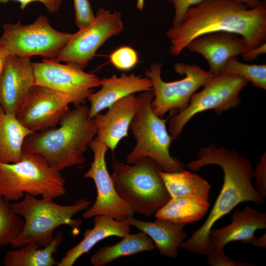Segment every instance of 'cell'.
<instances>
[{
    "instance_id": "cell-1",
    "label": "cell",
    "mask_w": 266,
    "mask_h": 266,
    "mask_svg": "<svg viewBox=\"0 0 266 266\" xmlns=\"http://www.w3.org/2000/svg\"><path fill=\"white\" fill-rule=\"evenodd\" d=\"M217 32L239 35L248 49L265 43L266 1L251 7L239 0H205L190 7L181 24L166 33L171 41L169 52L178 57L194 39Z\"/></svg>"
},
{
    "instance_id": "cell-2",
    "label": "cell",
    "mask_w": 266,
    "mask_h": 266,
    "mask_svg": "<svg viewBox=\"0 0 266 266\" xmlns=\"http://www.w3.org/2000/svg\"><path fill=\"white\" fill-rule=\"evenodd\" d=\"M197 154L199 158L187 164V167L196 171L209 165L219 166L223 171V184L205 222L179 248L205 256L214 249L210 233L218 220L241 202L251 201L260 205L265 200L251 183L254 170L248 158L235 150L214 144L200 148Z\"/></svg>"
},
{
    "instance_id": "cell-3",
    "label": "cell",
    "mask_w": 266,
    "mask_h": 266,
    "mask_svg": "<svg viewBox=\"0 0 266 266\" xmlns=\"http://www.w3.org/2000/svg\"><path fill=\"white\" fill-rule=\"evenodd\" d=\"M84 103L69 109L58 125L33 133L25 139L23 151L42 157L53 168L60 171L72 166L83 165L84 153L97 135L94 118L89 115Z\"/></svg>"
},
{
    "instance_id": "cell-4",
    "label": "cell",
    "mask_w": 266,
    "mask_h": 266,
    "mask_svg": "<svg viewBox=\"0 0 266 266\" xmlns=\"http://www.w3.org/2000/svg\"><path fill=\"white\" fill-rule=\"evenodd\" d=\"M92 202L82 198L71 205H61L53 199H39L26 194L21 201L11 204L13 211L24 221L23 230L11 246L20 248L33 242L44 247L52 241L54 231L62 225L68 226L73 232H78L82 220L73 217L86 210Z\"/></svg>"
},
{
    "instance_id": "cell-5",
    "label": "cell",
    "mask_w": 266,
    "mask_h": 266,
    "mask_svg": "<svg viewBox=\"0 0 266 266\" xmlns=\"http://www.w3.org/2000/svg\"><path fill=\"white\" fill-rule=\"evenodd\" d=\"M66 180L40 156L23 151L13 163L0 162V196L19 201L26 194L54 200L66 193Z\"/></svg>"
},
{
    "instance_id": "cell-6",
    "label": "cell",
    "mask_w": 266,
    "mask_h": 266,
    "mask_svg": "<svg viewBox=\"0 0 266 266\" xmlns=\"http://www.w3.org/2000/svg\"><path fill=\"white\" fill-rule=\"evenodd\" d=\"M112 168L117 193L135 213L150 217L171 199L160 175L163 170L152 159L141 158L133 164L114 161Z\"/></svg>"
},
{
    "instance_id": "cell-7",
    "label": "cell",
    "mask_w": 266,
    "mask_h": 266,
    "mask_svg": "<svg viewBox=\"0 0 266 266\" xmlns=\"http://www.w3.org/2000/svg\"><path fill=\"white\" fill-rule=\"evenodd\" d=\"M137 110L130 129L136 139V144L126 157L128 164L148 157L153 160L166 172L182 171L185 166L182 161L170 155L172 140L166 127V119L153 111V90L140 93L137 96Z\"/></svg>"
},
{
    "instance_id": "cell-8",
    "label": "cell",
    "mask_w": 266,
    "mask_h": 266,
    "mask_svg": "<svg viewBox=\"0 0 266 266\" xmlns=\"http://www.w3.org/2000/svg\"><path fill=\"white\" fill-rule=\"evenodd\" d=\"M2 30L0 47L9 56H40L46 59L56 58L73 34L57 31L41 15L32 24L7 23Z\"/></svg>"
},
{
    "instance_id": "cell-9",
    "label": "cell",
    "mask_w": 266,
    "mask_h": 266,
    "mask_svg": "<svg viewBox=\"0 0 266 266\" xmlns=\"http://www.w3.org/2000/svg\"><path fill=\"white\" fill-rule=\"evenodd\" d=\"M249 82L238 76L222 73L213 76L203 89L195 93L188 105L172 116L168 123V132L173 139L180 134L183 128L195 115L208 110L217 114L238 106L241 102L240 91Z\"/></svg>"
},
{
    "instance_id": "cell-10",
    "label": "cell",
    "mask_w": 266,
    "mask_h": 266,
    "mask_svg": "<svg viewBox=\"0 0 266 266\" xmlns=\"http://www.w3.org/2000/svg\"><path fill=\"white\" fill-rule=\"evenodd\" d=\"M162 67L161 63H155L145 72L146 77L152 83L153 111L161 118L168 112H179L185 108L192 95L213 76L208 71L195 64L177 63L174 66L175 72L185 75V77L179 80L167 82L162 78Z\"/></svg>"
},
{
    "instance_id": "cell-11",
    "label": "cell",
    "mask_w": 266,
    "mask_h": 266,
    "mask_svg": "<svg viewBox=\"0 0 266 266\" xmlns=\"http://www.w3.org/2000/svg\"><path fill=\"white\" fill-rule=\"evenodd\" d=\"M124 29L119 12L111 13L100 8L93 21L73 33L59 56L53 60L84 70L100 47L112 36L121 33Z\"/></svg>"
},
{
    "instance_id": "cell-12",
    "label": "cell",
    "mask_w": 266,
    "mask_h": 266,
    "mask_svg": "<svg viewBox=\"0 0 266 266\" xmlns=\"http://www.w3.org/2000/svg\"><path fill=\"white\" fill-rule=\"evenodd\" d=\"M93 153V160L84 177L92 179L97 189L96 200L90 208L84 212L83 217L88 219L97 215H105L122 221L133 217L135 212L117 193L111 174L108 171L105 161L107 146L94 138L89 145Z\"/></svg>"
},
{
    "instance_id": "cell-13",
    "label": "cell",
    "mask_w": 266,
    "mask_h": 266,
    "mask_svg": "<svg viewBox=\"0 0 266 266\" xmlns=\"http://www.w3.org/2000/svg\"><path fill=\"white\" fill-rule=\"evenodd\" d=\"M34 85L67 95L73 98L77 106L84 103L94 88L100 86V79L95 74L53 59L32 62Z\"/></svg>"
},
{
    "instance_id": "cell-14",
    "label": "cell",
    "mask_w": 266,
    "mask_h": 266,
    "mask_svg": "<svg viewBox=\"0 0 266 266\" xmlns=\"http://www.w3.org/2000/svg\"><path fill=\"white\" fill-rule=\"evenodd\" d=\"M71 104L77 106L75 100L71 97L34 85L16 116L23 125L33 133L39 132L58 125Z\"/></svg>"
},
{
    "instance_id": "cell-15",
    "label": "cell",
    "mask_w": 266,
    "mask_h": 266,
    "mask_svg": "<svg viewBox=\"0 0 266 266\" xmlns=\"http://www.w3.org/2000/svg\"><path fill=\"white\" fill-rule=\"evenodd\" d=\"M33 86L31 58L9 56L0 75V106L5 112L16 115Z\"/></svg>"
},
{
    "instance_id": "cell-16",
    "label": "cell",
    "mask_w": 266,
    "mask_h": 266,
    "mask_svg": "<svg viewBox=\"0 0 266 266\" xmlns=\"http://www.w3.org/2000/svg\"><path fill=\"white\" fill-rule=\"evenodd\" d=\"M192 52L201 55L213 75L220 74L226 62L242 56L248 50L245 40L235 33L217 32L197 37L187 46Z\"/></svg>"
},
{
    "instance_id": "cell-17",
    "label": "cell",
    "mask_w": 266,
    "mask_h": 266,
    "mask_svg": "<svg viewBox=\"0 0 266 266\" xmlns=\"http://www.w3.org/2000/svg\"><path fill=\"white\" fill-rule=\"evenodd\" d=\"M137 104L136 96L131 95L112 104L105 114H97L93 118L97 129L95 138L102 142L114 152L119 142L128 136Z\"/></svg>"
},
{
    "instance_id": "cell-18",
    "label": "cell",
    "mask_w": 266,
    "mask_h": 266,
    "mask_svg": "<svg viewBox=\"0 0 266 266\" xmlns=\"http://www.w3.org/2000/svg\"><path fill=\"white\" fill-rule=\"evenodd\" d=\"M100 89L92 93L87 98L90 102L89 115L93 118L118 100L136 93L152 90V83L147 77H142L134 74L113 75L100 80Z\"/></svg>"
},
{
    "instance_id": "cell-19",
    "label": "cell",
    "mask_w": 266,
    "mask_h": 266,
    "mask_svg": "<svg viewBox=\"0 0 266 266\" xmlns=\"http://www.w3.org/2000/svg\"><path fill=\"white\" fill-rule=\"evenodd\" d=\"M231 218L229 225L211 230L214 249H224L228 243L236 241L248 244L257 230L266 228V214L247 205L241 210H235Z\"/></svg>"
},
{
    "instance_id": "cell-20",
    "label": "cell",
    "mask_w": 266,
    "mask_h": 266,
    "mask_svg": "<svg viewBox=\"0 0 266 266\" xmlns=\"http://www.w3.org/2000/svg\"><path fill=\"white\" fill-rule=\"evenodd\" d=\"M94 223L93 228L85 231L83 238L66 253L57 266H72L100 241L113 236L122 238L130 233V225L126 220L119 221L107 215H97L94 217Z\"/></svg>"
},
{
    "instance_id": "cell-21",
    "label": "cell",
    "mask_w": 266,
    "mask_h": 266,
    "mask_svg": "<svg viewBox=\"0 0 266 266\" xmlns=\"http://www.w3.org/2000/svg\"><path fill=\"white\" fill-rule=\"evenodd\" d=\"M140 232L145 233L153 241L156 248L163 256L171 258L178 256L180 244L187 237L184 224H176L166 219H158L145 222L131 217L126 220Z\"/></svg>"
},
{
    "instance_id": "cell-22",
    "label": "cell",
    "mask_w": 266,
    "mask_h": 266,
    "mask_svg": "<svg viewBox=\"0 0 266 266\" xmlns=\"http://www.w3.org/2000/svg\"><path fill=\"white\" fill-rule=\"evenodd\" d=\"M33 133L0 106V162L13 163L21 159L26 137Z\"/></svg>"
},
{
    "instance_id": "cell-23",
    "label": "cell",
    "mask_w": 266,
    "mask_h": 266,
    "mask_svg": "<svg viewBox=\"0 0 266 266\" xmlns=\"http://www.w3.org/2000/svg\"><path fill=\"white\" fill-rule=\"evenodd\" d=\"M63 236L58 231L52 241L41 249L36 243L30 242L18 249L7 252L3 259L5 266H57L54 254L62 242Z\"/></svg>"
},
{
    "instance_id": "cell-24",
    "label": "cell",
    "mask_w": 266,
    "mask_h": 266,
    "mask_svg": "<svg viewBox=\"0 0 266 266\" xmlns=\"http://www.w3.org/2000/svg\"><path fill=\"white\" fill-rule=\"evenodd\" d=\"M155 248L153 241L145 233H129L118 243L98 250L92 255L90 262L94 266H104L119 258L152 251Z\"/></svg>"
},
{
    "instance_id": "cell-25",
    "label": "cell",
    "mask_w": 266,
    "mask_h": 266,
    "mask_svg": "<svg viewBox=\"0 0 266 266\" xmlns=\"http://www.w3.org/2000/svg\"><path fill=\"white\" fill-rule=\"evenodd\" d=\"M160 175L171 198L191 197L209 200L211 186L199 175L185 169L174 172L161 170Z\"/></svg>"
},
{
    "instance_id": "cell-26",
    "label": "cell",
    "mask_w": 266,
    "mask_h": 266,
    "mask_svg": "<svg viewBox=\"0 0 266 266\" xmlns=\"http://www.w3.org/2000/svg\"><path fill=\"white\" fill-rule=\"evenodd\" d=\"M209 206V200L191 197L171 198L155 213V216L176 224L186 225L201 219Z\"/></svg>"
},
{
    "instance_id": "cell-27",
    "label": "cell",
    "mask_w": 266,
    "mask_h": 266,
    "mask_svg": "<svg viewBox=\"0 0 266 266\" xmlns=\"http://www.w3.org/2000/svg\"><path fill=\"white\" fill-rule=\"evenodd\" d=\"M24 225V220L13 211L10 201L0 196V246L11 245Z\"/></svg>"
},
{
    "instance_id": "cell-28",
    "label": "cell",
    "mask_w": 266,
    "mask_h": 266,
    "mask_svg": "<svg viewBox=\"0 0 266 266\" xmlns=\"http://www.w3.org/2000/svg\"><path fill=\"white\" fill-rule=\"evenodd\" d=\"M222 73L234 74L242 77L256 87L266 89V65H249L239 62L236 58L228 60Z\"/></svg>"
},
{
    "instance_id": "cell-29",
    "label": "cell",
    "mask_w": 266,
    "mask_h": 266,
    "mask_svg": "<svg viewBox=\"0 0 266 266\" xmlns=\"http://www.w3.org/2000/svg\"><path fill=\"white\" fill-rule=\"evenodd\" d=\"M110 63L120 70H129L133 68L138 62L137 52L128 46H121L109 56Z\"/></svg>"
},
{
    "instance_id": "cell-30",
    "label": "cell",
    "mask_w": 266,
    "mask_h": 266,
    "mask_svg": "<svg viewBox=\"0 0 266 266\" xmlns=\"http://www.w3.org/2000/svg\"><path fill=\"white\" fill-rule=\"evenodd\" d=\"M174 6L175 14L172 20V27H178L182 23L184 15L187 11L191 7L195 6L205 0H167ZM251 7L258 5L261 0H239Z\"/></svg>"
},
{
    "instance_id": "cell-31",
    "label": "cell",
    "mask_w": 266,
    "mask_h": 266,
    "mask_svg": "<svg viewBox=\"0 0 266 266\" xmlns=\"http://www.w3.org/2000/svg\"><path fill=\"white\" fill-rule=\"evenodd\" d=\"M75 10V22L79 30L90 24L95 15L89 0H73Z\"/></svg>"
},
{
    "instance_id": "cell-32",
    "label": "cell",
    "mask_w": 266,
    "mask_h": 266,
    "mask_svg": "<svg viewBox=\"0 0 266 266\" xmlns=\"http://www.w3.org/2000/svg\"><path fill=\"white\" fill-rule=\"evenodd\" d=\"M224 249L214 248L208 253L205 256L207 259V262L211 266H252L255 265L235 262L224 253Z\"/></svg>"
},
{
    "instance_id": "cell-33",
    "label": "cell",
    "mask_w": 266,
    "mask_h": 266,
    "mask_svg": "<svg viewBox=\"0 0 266 266\" xmlns=\"http://www.w3.org/2000/svg\"><path fill=\"white\" fill-rule=\"evenodd\" d=\"M253 176L255 177V182L258 194L263 198L266 197V154L264 153L257 164Z\"/></svg>"
},
{
    "instance_id": "cell-34",
    "label": "cell",
    "mask_w": 266,
    "mask_h": 266,
    "mask_svg": "<svg viewBox=\"0 0 266 266\" xmlns=\"http://www.w3.org/2000/svg\"><path fill=\"white\" fill-rule=\"evenodd\" d=\"M14 1L20 3V8L24 10L27 5L34 2L42 3L50 13L53 14L57 12L60 8L63 0H0V3H5L9 1Z\"/></svg>"
},
{
    "instance_id": "cell-35",
    "label": "cell",
    "mask_w": 266,
    "mask_h": 266,
    "mask_svg": "<svg viewBox=\"0 0 266 266\" xmlns=\"http://www.w3.org/2000/svg\"><path fill=\"white\" fill-rule=\"evenodd\" d=\"M266 43L253 49H248L242 56L243 60L246 61H251L255 59L259 55L266 53Z\"/></svg>"
},
{
    "instance_id": "cell-36",
    "label": "cell",
    "mask_w": 266,
    "mask_h": 266,
    "mask_svg": "<svg viewBox=\"0 0 266 266\" xmlns=\"http://www.w3.org/2000/svg\"><path fill=\"white\" fill-rule=\"evenodd\" d=\"M251 243L253 245L262 247L263 248H266V233H265L263 235L260 237H257L254 235L251 238L248 242V244Z\"/></svg>"
},
{
    "instance_id": "cell-37",
    "label": "cell",
    "mask_w": 266,
    "mask_h": 266,
    "mask_svg": "<svg viewBox=\"0 0 266 266\" xmlns=\"http://www.w3.org/2000/svg\"><path fill=\"white\" fill-rule=\"evenodd\" d=\"M8 56V53L4 49L0 47V75L3 70Z\"/></svg>"
}]
</instances>
